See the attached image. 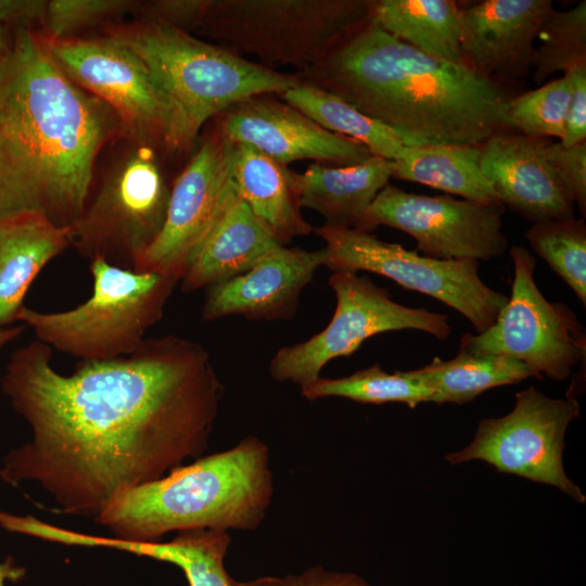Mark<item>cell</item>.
<instances>
[{"label": "cell", "instance_id": "obj_32", "mask_svg": "<svg viewBox=\"0 0 586 586\" xmlns=\"http://www.w3.org/2000/svg\"><path fill=\"white\" fill-rule=\"evenodd\" d=\"M570 98V80L563 75L537 89L513 95L506 107L508 122L517 132L560 140Z\"/></svg>", "mask_w": 586, "mask_h": 586}, {"label": "cell", "instance_id": "obj_2", "mask_svg": "<svg viewBox=\"0 0 586 586\" xmlns=\"http://www.w3.org/2000/svg\"><path fill=\"white\" fill-rule=\"evenodd\" d=\"M120 133L116 113L60 69L43 36L20 29L0 61V219L40 214L69 226L99 152Z\"/></svg>", "mask_w": 586, "mask_h": 586}, {"label": "cell", "instance_id": "obj_26", "mask_svg": "<svg viewBox=\"0 0 586 586\" xmlns=\"http://www.w3.org/2000/svg\"><path fill=\"white\" fill-rule=\"evenodd\" d=\"M459 15L454 0H371V17L386 33L433 58L466 64Z\"/></svg>", "mask_w": 586, "mask_h": 586}, {"label": "cell", "instance_id": "obj_28", "mask_svg": "<svg viewBox=\"0 0 586 586\" xmlns=\"http://www.w3.org/2000/svg\"><path fill=\"white\" fill-rule=\"evenodd\" d=\"M281 97L322 128L364 144L372 155L393 161L405 145L413 144L339 95L313 84L300 81Z\"/></svg>", "mask_w": 586, "mask_h": 586}, {"label": "cell", "instance_id": "obj_4", "mask_svg": "<svg viewBox=\"0 0 586 586\" xmlns=\"http://www.w3.org/2000/svg\"><path fill=\"white\" fill-rule=\"evenodd\" d=\"M273 495L268 446L250 435L117 495L93 519L114 538L160 542L170 532L254 531Z\"/></svg>", "mask_w": 586, "mask_h": 586}, {"label": "cell", "instance_id": "obj_36", "mask_svg": "<svg viewBox=\"0 0 586 586\" xmlns=\"http://www.w3.org/2000/svg\"><path fill=\"white\" fill-rule=\"evenodd\" d=\"M571 85V98L564 124V132L559 140L564 146L586 141V65L564 74Z\"/></svg>", "mask_w": 586, "mask_h": 586}, {"label": "cell", "instance_id": "obj_22", "mask_svg": "<svg viewBox=\"0 0 586 586\" xmlns=\"http://www.w3.org/2000/svg\"><path fill=\"white\" fill-rule=\"evenodd\" d=\"M393 161L372 155L353 165L315 163L293 174L300 207L321 214L327 226L357 228L362 215L392 178Z\"/></svg>", "mask_w": 586, "mask_h": 586}, {"label": "cell", "instance_id": "obj_11", "mask_svg": "<svg viewBox=\"0 0 586 586\" xmlns=\"http://www.w3.org/2000/svg\"><path fill=\"white\" fill-rule=\"evenodd\" d=\"M329 285L336 300L331 321L309 340L275 355L269 365L275 380L310 384L330 360L355 353L365 340L382 332L412 329L446 340L453 331L446 315L402 305L367 276L335 271Z\"/></svg>", "mask_w": 586, "mask_h": 586}, {"label": "cell", "instance_id": "obj_38", "mask_svg": "<svg viewBox=\"0 0 586 586\" xmlns=\"http://www.w3.org/2000/svg\"><path fill=\"white\" fill-rule=\"evenodd\" d=\"M47 7L46 0H0V25L26 27L37 22L43 23Z\"/></svg>", "mask_w": 586, "mask_h": 586}, {"label": "cell", "instance_id": "obj_10", "mask_svg": "<svg viewBox=\"0 0 586 586\" xmlns=\"http://www.w3.org/2000/svg\"><path fill=\"white\" fill-rule=\"evenodd\" d=\"M511 296L495 322L482 333H466L460 351L505 355L525 364L536 375L563 381L585 361L586 334L576 315L561 302H549L534 280L536 259L520 245L510 249Z\"/></svg>", "mask_w": 586, "mask_h": 586}, {"label": "cell", "instance_id": "obj_8", "mask_svg": "<svg viewBox=\"0 0 586 586\" xmlns=\"http://www.w3.org/2000/svg\"><path fill=\"white\" fill-rule=\"evenodd\" d=\"M136 142L69 225L71 245L82 257L130 270L160 234L170 193L151 143Z\"/></svg>", "mask_w": 586, "mask_h": 586}, {"label": "cell", "instance_id": "obj_5", "mask_svg": "<svg viewBox=\"0 0 586 586\" xmlns=\"http://www.w3.org/2000/svg\"><path fill=\"white\" fill-rule=\"evenodd\" d=\"M109 36L133 51L146 66L167 110L163 145L191 146L213 116L250 98L283 93L301 80L196 39L155 20L113 27Z\"/></svg>", "mask_w": 586, "mask_h": 586}, {"label": "cell", "instance_id": "obj_39", "mask_svg": "<svg viewBox=\"0 0 586 586\" xmlns=\"http://www.w3.org/2000/svg\"><path fill=\"white\" fill-rule=\"evenodd\" d=\"M25 573L23 566L16 565L13 558L8 557L3 562H0V586H5L7 581H21Z\"/></svg>", "mask_w": 586, "mask_h": 586}, {"label": "cell", "instance_id": "obj_17", "mask_svg": "<svg viewBox=\"0 0 586 586\" xmlns=\"http://www.w3.org/2000/svg\"><path fill=\"white\" fill-rule=\"evenodd\" d=\"M265 95L228 110L219 128L228 140L252 145L283 165L315 160L343 166L372 156L364 144L333 133L292 105Z\"/></svg>", "mask_w": 586, "mask_h": 586}, {"label": "cell", "instance_id": "obj_29", "mask_svg": "<svg viewBox=\"0 0 586 586\" xmlns=\"http://www.w3.org/2000/svg\"><path fill=\"white\" fill-rule=\"evenodd\" d=\"M301 392L308 400L343 397L362 404L404 403L410 408L432 397V391L412 370L388 373L379 364L340 379L318 378Z\"/></svg>", "mask_w": 586, "mask_h": 586}, {"label": "cell", "instance_id": "obj_23", "mask_svg": "<svg viewBox=\"0 0 586 586\" xmlns=\"http://www.w3.org/2000/svg\"><path fill=\"white\" fill-rule=\"evenodd\" d=\"M293 171L252 145L234 143L233 179L240 199L284 244L313 227L303 218Z\"/></svg>", "mask_w": 586, "mask_h": 586}, {"label": "cell", "instance_id": "obj_13", "mask_svg": "<svg viewBox=\"0 0 586 586\" xmlns=\"http://www.w3.org/2000/svg\"><path fill=\"white\" fill-rule=\"evenodd\" d=\"M505 206L430 196L386 184L374 198L357 228L371 231L388 226L411 235L416 251L445 260H489L501 257L508 246L502 231Z\"/></svg>", "mask_w": 586, "mask_h": 586}, {"label": "cell", "instance_id": "obj_20", "mask_svg": "<svg viewBox=\"0 0 586 586\" xmlns=\"http://www.w3.org/2000/svg\"><path fill=\"white\" fill-rule=\"evenodd\" d=\"M69 245V226H59L43 215L0 219V329L17 321L35 278Z\"/></svg>", "mask_w": 586, "mask_h": 586}, {"label": "cell", "instance_id": "obj_6", "mask_svg": "<svg viewBox=\"0 0 586 586\" xmlns=\"http://www.w3.org/2000/svg\"><path fill=\"white\" fill-rule=\"evenodd\" d=\"M91 296L79 306L42 313L25 305L17 321L30 327L38 341L81 360L127 356L144 342L146 331L162 319L177 277L135 271L102 259L90 262Z\"/></svg>", "mask_w": 586, "mask_h": 586}, {"label": "cell", "instance_id": "obj_27", "mask_svg": "<svg viewBox=\"0 0 586 586\" xmlns=\"http://www.w3.org/2000/svg\"><path fill=\"white\" fill-rule=\"evenodd\" d=\"M412 372L432 391L431 402L459 405L471 402L493 387L536 378L525 364L515 358L460 349L449 360L435 357L429 365Z\"/></svg>", "mask_w": 586, "mask_h": 586}, {"label": "cell", "instance_id": "obj_15", "mask_svg": "<svg viewBox=\"0 0 586 586\" xmlns=\"http://www.w3.org/2000/svg\"><path fill=\"white\" fill-rule=\"evenodd\" d=\"M47 50L77 86L107 104L132 140L153 143L166 131L167 110L142 60L115 38L52 40Z\"/></svg>", "mask_w": 586, "mask_h": 586}, {"label": "cell", "instance_id": "obj_19", "mask_svg": "<svg viewBox=\"0 0 586 586\" xmlns=\"http://www.w3.org/2000/svg\"><path fill=\"white\" fill-rule=\"evenodd\" d=\"M324 262V249L309 252L283 245L247 271L209 286L202 316L205 320L229 315L283 317Z\"/></svg>", "mask_w": 586, "mask_h": 586}, {"label": "cell", "instance_id": "obj_34", "mask_svg": "<svg viewBox=\"0 0 586 586\" xmlns=\"http://www.w3.org/2000/svg\"><path fill=\"white\" fill-rule=\"evenodd\" d=\"M545 153L555 175L584 219L586 216V141L564 146L559 141L550 140Z\"/></svg>", "mask_w": 586, "mask_h": 586}, {"label": "cell", "instance_id": "obj_33", "mask_svg": "<svg viewBox=\"0 0 586 586\" xmlns=\"http://www.w3.org/2000/svg\"><path fill=\"white\" fill-rule=\"evenodd\" d=\"M137 5L128 0H50L43 25L48 39L60 40L77 30L117 17Z\"/></svg>", "mask_w": 586, "mask_h": 586}, {"label": "cell", "instance_id": "obj_3", "mask_svg": "<svg viewBox=\"0 0 586 586\" xmlns=\"http://www.w3.org/2000/svg\"><path fill=\"white\" fill-rule=\"evenodd\" d=\"M313 85L402 133L413 144H482L514 131L506 107L517 88L468 65L428 55L370 16L313 64Z\"/></svg>", "mask_w": 586, "mask_h": 586}, {"label": "cell", "instance_id": "obj_41", "mask_svg": "<svg viewBox=\"0 0 586 586\" xmlns=\"http://www.w3.org/2000/svg\"><path fill=\"white\" fill-rule=\"evenodd\" d=\"M10 47L5 26L0 25V61Z\"/></svg>", "mask_w": 586, "mask_h": 586}, {"label": "cell", "instance_id": "obj_18", "mask_svg": "<svg viewBox=\"0 0 586 586\" xmlns=\"http://www.w3.org/2000/svg\"><path fill=\"white\" fill-rule=\"evenodd\" d=\"M550 140L511 131L480 144V167L496 199L532 222L575 217V204L546 157Z\"/></svg>", "mask_w": 586, "mask_h": 586}, {"label": "cell", "instance_id": "obj_30", "mask_svg": "<svg viewBox=\"0 0 586 586\" xmlns=\"http://www.w3.org/2000/svg\"><path fill=\"white\" fill-rule=\"evenodd\" d=\"M525 237L533 251L573 290L585 308V220L574 217L533 222Z\"/></svg>", "mask_w": 586, "mask_h": 586}, {"label": "cell", "instance_id": "obj_35", "mask_svg": "<svg viewBox=\"0 0 586 586\" xmlns=\"http://www.w3.org/2000/svg\"><path fill=\"white\" fill-rule=\"evenodd\" d=\"M233 586H369L354 573L331 572L315 565L301 574L284 577L265 576L247 582L233 581Z\"/></svg>", "mask_w": 586, "mask_h": 586}, {"label": "cell", "instance_id": "obj_9", "mask_svg": "<svg viewBox=\"0 0 586 586\" xmlns=\"http://www.w3.org/2000/svg\"><path fill=\"white\" fill-rule=\"evenodd\" d=\"M324 241V266L335 271H368L426 294L460 313L476 333L495 322L508 301L480 277L477 260H445L420 255L358 228L323 225L315 229Z\"/></svg>", "mask_w": 586, "mask_h": 586}, {"label": "cell", "instance_id": "obj_21", "mask_svg": "<svg viewBox=\"0 0 586 586\" xmlns=\"http://www.w3.org/2000/svg\"><path fill=\"white\" fill-rule=\"evenodd\" d=\"M283 246L238 199L188 263L180 279L184 291L212 286L237 277Z\"/></svg>", "mask_w": 586, "mask_h": 586}, {"label": "cell", "instance_id": "obj_40", "mask_svg": "<svg viewBox=\"0 0 586 586\" xmlns=\"http://www.w3.org/2000/svg\"><path fill=\"white\" fill-rule=\"evenodd\" d=\"M25 326L8 327L0 329V348L17 339L24 331Z\"/></svg>", "mask_w": 586, "mask_h": 586}, {"label": "cell", "instance_id": "obj_7", "mask_svg": "<svg viewBox=\"0 0 586 586\" xmlns=\"http://www.w3.org/2000/svg\"><path fill=\"white\" fill-rule=\"evenodd\" d=\"M370 16V0H206L198 26L230 51L311 66Z\"/></svg>", "mask_w": 586, "mask_h": 586}, {"label": "cell", "instance_id": "obj_31", "mask_svg": "<svg viewBox=\"0 0 586 586\" xmlns=\"http://www.w3.org/2000/svg\"><path fill=\"white\" fill-rule=\"evenodd\" d=\"M532 60L533 80L543 84L557 72L586 65V1L565 11L553 10L543 23Z\"/></svg>", "mask_w": 586, "mask_h": 586}, {"label": "cell", "instance_id": "obj_25", "mask_svg": "<svg viewBox=\"0 0 586 586\" xmlns=\"http://www.w3.org/2000/svg\"><path fill=\"white\" fill-rule=\"evenodd\" d=\"M480 144L419 143L405 145L393 160L392 178L459 195L499 202L480 167Z\"/></svg>", "mask_w": 586, "mask_h": 586}, {"label": "cell", "instance_id": "obj_16", "mask_svg": "<svg viewBox=\"0 0 586 586\" xmlns=\"http://www.w3.org/2000/svg\"><path fill=\"white\" fill-rule=\"evenodd\" d=\"M551 0H484L460 8V43L466 64L479 75L512 86L532 69Z\"/></svg>", "mask_w": 586, "mask_h": 586}, {"label": "cell", "instance_id": "obj_37", "mask_svg": "<svg viewBox=\"0 0 586 586\" xmlns=\"http://www.w3.org/2000/svg\"><path fill=\"white\" fill-rule=\"evenodd\" d=\"M156 20L184 30L200 24L206 0H161L149 4Z\"/></svg>", "mask_w": 586, "mask_h": 586}, {"label": "cell", "instance_id": "obj_12", "mask_svg": "<svg viewBox=\"0 0 586 586\" xmlns=\"http://www.w3.org/2000/svg\"><path fill=\"white\" fill-rule=\"evenodd\" d=\"M579 415L575 397L552 398L530 386L515 394L508 415L481 420L473 441L445 459L451 464L483 460L498 472L552 485L584 504L562 462L566 429Z\"/></svg>", "mask_w": 586, "mask_h": 586}, {"label": "cell", "instance_id": "obj_1", "mask_svg": "<svg viewBox=\"0 0 586 586\" xmlns=\"http://www.w3.org/2000/svg\"><path fill=\"white\" fill-rule=\"evenodd\" d=\"M1 388L31 431L2 459V481L34 482L58 511L93 519L120 493L200 458L224 394L204 347L175 335L81 360L67 375L33 341L10 357Z\"/></svg>", "mask_w": 586, "mask_h": 586}, {"label": "cell", "instance_id": "obj_14", "mask_svg": "<svg viewBox=\"0 0 586 586\" xmlns=\"http://www.w3.org/2000/svg\"><path fill=\"white\" fill-rule=\"evenodd\" d=\"M234 143L220 129L207 137L170 188L166 218L135 271L179 280L228 208L240 199L233 179Z\"/></svg>", "mask_w": 586, "mask_h": 586}, {"label": "cell", "instance_id": "obj_24", "mask_svg": "<svg viewBox=\"0 0 586 586\" xmlns=\"http://www.w3.org/2000/svg\"><path fill=\"white\" fill-rule=\"evenodd\" d=\"M69 542L73 546L111 548L173 563L183 571L189 586H233L224 562L231 542L228 531H183L166 543L127 542L73 532Z\"/></svg>", "mask_w": 586, "mask_h": 586}]
</instances>
